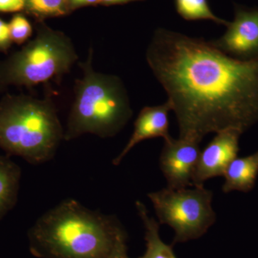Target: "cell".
I'll return each mask as SVG.
<instances>
[{"instance_id": "8992f818", "label": "cell", "mask_w": 258, "mask_h": 258, "mask_svg": "<svg viewBox=\"0 0 258 258\" xmlns=\"http://www.w3.org/2000/svg\"><path fill=\"white\" fill-rule=\"evenodd\" d=\"M158 222L174 230L173 243L196 240L205 235L216 222L212 208L213 192L205 186L192 189H165L148 194Z\"/></svg>"}, {"instance_id": "d6986e66", "label": "cell", "mask_w": 258, "mask_h": 258, "mask_svg": "<svg viewBox=\"0 0 258 258\" xmlns=\"http://www.w3.org/2000/svg\"><path fill=\"white\" fill-rule=\"evenodd\" d=\"M70 11L84 8V7L94 6L101 5V0H68Z\"/></svg>"}, {"instance_id": "e0dca14e", "label": "cell", "mask_w": 258, "mask_h": 258, "mask_svg": "<svg viewBox=\"0 0 258 258\" xmlns=\"http://www.w3.org/2000/svg\"><path fill=\"white\" fill-rule=\"evenodd\" d=\"M12 41L9 25L0 18V52H7L11 47Z\"/></svg>"}, {"instance_id": "5bb4252c", "label": "cell", "mask_w": 258, "mask_h": 258, "mask_svg": "<svg viewBox=\"0 0 258 258\" xmlns=\"http://www.w3.org/2000/svg\"><path fill=\"white\" fill-rule=\"evenodd\" d=\"M174 4L176 13L188 21L208 20L225 26L228 23L214 14L208 0H174Z\"/></svg>"}, {"instance_id": "ffe728a7", "label": "cell", "mask_w": 258, "mask_h": 258, "mask_svg": "<svg viewBox=\"0 0 258 258\" xmlns=\"http://www.w3.org/2000/svg\"><path fill=\"white\" fill-rule=\"evenodd\" d=\"M139 1H144V0H101V5L111 6V5H125L132 2Z\"/></svg>"}, {"instance_id": "5b68a950", "label": "cell", "mask_w": 258, "mask_h": 258, "mask_svg": "<svg viewBox=\"0 0 258 258\" xmlns=\"http://www.w3.org/2000/svg\"><path fill=\"white\" fill-rule=\"evenodd\" d=\"M38 23L35 38L0 62V88L9 86L30 88L60 80L78 60L67 35Z\"/></svg>"}, {"instance_id": "7c38bea8", "label": "cell", "mask_w": 258, "mask_h": 258, "mask_svg": "<svg viewBox=\"0 0 258 258\" xmlns=\"http://www.w3.org/2000/svg\"><path fill=\"white\" fill-rule=\"evenodd\" d=\"M22 171L10 156L0 155V220L18 202Z\"/></svg>"}, {"instance_id": "9a60e30c", "label": "cell", "mask_w": 258, "mask_h": 258, "mask_svg": "<svg viewBox=\"0 0 258 258\" xmlns=\"http://www.w3.org/2000/svg\"><path fill=\"white\" fill-rule=\"evenodd\" d=\"M25 11L38 22L46 18L64 16L71 13L68 0H26Z\"/></svg>"}, {"instance_id": "8fae6325", "label": "cell", "mask_w": 258, "mask_h": 258, "mask_svg": "<svg viewBox=\"0 0 258 258\" xmlns=\"http://www.w3.org/2000/svg\"><path fill=\"white\" fill-rule=\"evenodd\" d=\"M223 176L224 193H248L253 190L258 177V150L246 157H236L227 166Z\"/></svg>"}, {"instance_id": "ac0fdd59", "label": "cell", "mask_w": 258, "mask_h": 258, "mask_svg": "<svg viewBox=\"0 0 258 258\" xmlns=\"http://www.w3.org/2000/svg\"><path fill=\"white\" fill-rule=\"evenodd\" d=\"M26 0H0V13H19L25 8Z\"/></svg>"}, {"instance_id": "4fadbf2b", "label": "cell", "mask_w": 258, "mask_h": 258, "mask_svg": "<svg viewBox=\"0 0 258 258\" xmlns=\"http://www.w3.org/2000/svg\"><path fill=\"white\" fill-rule=\"evenodd\" d=\"M136 208L145 230L146 251L137 258H176L172 246L166 244L159 235L160 224L148 213L144 204L137 201Z\"/></svg>"}, {"instance_id": "30bf717a", "label": "cell", "mask_w": 258, "mask_h": 258, "mask_svg": "<svg viewBox=\"0 0 258 258\" xmlns=\"http://www.w3.org/2000/svg\"><path fill=\"white\" fill-rule=\"evenodd\" d=\"M171 108L169 102L159 106H146L142 108L134 122V130L128 143L113 160V164L119 165L133 148L147 139L161 137L170 138L169 113Z\"/></svg>"}, {"instance_id": "2e32d148", "label": "cell", "mask_w": 258, "mask_h": 258, "mask_svg": "<svg viewBox=\"0 0 258 258\" xmlns=\"http://www.w3.org/2000/svg\"><path fill=\"white\" fill-rule=\"evenodd\" d=\"M8 25H9L12 41L15 43L22 45L32 36L31 24L23 15H14Z\"/></svg>"}, {"instance_id": "277c9868", "label": "cell", "mask_w": 258, "mask_h": 258, "mask_svg": "<svg viewBox=\"0 0 258 258\" xmlns=\"http://www.w3.org/2000/svg\"><path fill=\"white\" fill-rule=\"evenodd\" d=\"M92 60L91 48L86 62L81 63L83 76L76 81L75 99L64 129V140L86 134L101 138L114 137L133 115L121 80L96 72Z\"/></svg>"}, {"instance_id": "6da1fadb", "label": "cell", "mask_w": 258, "mask_h": 258, "mask_svg": "<svg viewBox=\"0 0 258 258\" xmlns=\"http://www.w3.org/2000/svg\"><path fill=\"white\" fill-rule=\"evenodd\" d=\"M147 60L175 113L179 138L201 143L210 133H244L258 123V57L239 60L210 41L159 28Z\"/></svg>"}, {"instance_id": "44dd1931", "label": "cell", "mask_w": 258, "mask_h": 258, "mask_svg": "<svg viewBox=\"0 0 258 258\" xmlns=\"http://www.w3.org/2000/svg\"><path fill=\"white\" fill-rule=\"evenodd\" d=\"M111 258H129L127 251V242L122 244Z\"/></svg>"}, {"instance_id": "3957f363", "label": "cell", "mask_w": 258, "mask_h": 258, "mask_svg": "<svg viewBox=\"0 0 258 258\" xmlns=\"http://www.w3.org/2000/svg\"><path fill=\"white\" fill-rule=\"evenodd\" d=\"M64 128L50 98L7 95L0 101V149L32 164L51 160Z\"/></svg>"}, {"instance_id": "ba28073f", "label": "cell", "mask_w": 258, "mask_h": 258, "mask_svg": "<svg viewBox=\"0 0 258 258\" xmlns=\"http://www.w3.org/2000/svg\"><path fill=\"white\" fill-rule=\"evenodd\" d=\"M200 142L192 139L170 137L164 140L159 166L170 189L194 186L193 179L200 157Z\"/></svg>"}, {"instance_id": "7a4b0ae2", "label": "cell", "mask_w": 258, "mask_h": 258, "mask_svg": "<svg viewBox=\"0 0 258 258\" xmlns=\"http://www.w3.org/2000/svg\"><path fill=\"white\" fill-rule=\"evenodd\" d=\"M28 237L30 253L37 258H111L127 242L114 216L93 211L73 199L43 214Z\"/></svg>"}, {"instance_id": "52a82bcc", "label": "cell", "mask_w": 258, "mask_h": 258, "mask_svg": "<svg viewBox=\"0 0 258 258\" xmlns=\"http://www.w3.org/2000/svg\"><path fill=\"white\" fill-rule=\"evenodd\" d=\"M227 30L212 45L227 55L241 60L258 57V8L235 5V17Z\"/></svg>"}, {"instance_id": "9c48e42d", "label": "cell", "mask_w": 258, "mask_h": 258, "mask_svg": "<svg viewBox=\"0 0 258 258\" xmlns=\"http://www.w3.org/2000/svg\"><path fill=\"white\" fill-rule=\"evenodd\" d=\"M243 134L237 128L224 129L200 152L194 176V186H203L205 181L224 176L229 164L238 155L239 142Z\"/></svg>"}]
</instances>
